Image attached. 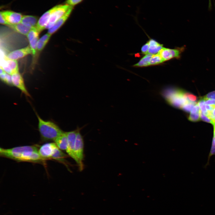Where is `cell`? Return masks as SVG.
Returning <instances> with one entry per match:
<instances>
[{
  "label": "cell",
  "mask_w": 215,
  "mask_h": 215,
  "mask_svg": "<svg viewBox=\"0 0 215 215\" xmlns=\"http://www.w3.org/2000/svg\"><path fill=\"white\" fill-rule=\"evenodd\" d=\"M36 145L23 146L10 148H0V156L18 162H41L44 161Z\"/></svg>",
  "instance_id": "obj_1"
},
{
  "label": "cell",
  "mask_w": 215,
  "mask_h": 215,
  "mask_svg": "<svg viewBox=\"0 0 215 215\" xmlns=\"http://www.w3.org/2000/svg\"><path fill=\"white\" fill-rule=\"evenodd\" d=\"M161 94L169 105L182 109L183 107L190 100L187 93L181 90L172 87H167L161 91Z\"/></svg>",
  "instance_id": "obj_2"
},
{
  "label": "cell",
  "mask_w": 215,
  "mask_h": 215,
  "mask_svg": "<svg viewBox=\"0 0 215 215\" xmlns=\"http://www.w3.org/2000/svg\"><path fill=\"white\" fill-rule=\"evenodd\" d=\"M37 116L38 121V129L43 141H54L64 133L54 122L44 120L38 114Z\"/></svg>",
  "instance_id": "obj_3"
},
{
  "label": "cell",
  "mask_w": 215,
  "mask_h": 215,
  "mask_svg": "<svg viewBox=\"0 0 215 215\" xmlns=\"http://www.w3.org/2000/svg\"><path fill=\"white\" fill-rule=\"evenodd\" d=\"M84 147L83 138L78 130L75 143L74 152L77 159L76 163L81 171L83 169V160L84 158Z\"/></svg>",
  "instance_id": "obj_4"
},
{
  "label": "cell",
  "mask_w": 215,
  "mask_h": 215,
  "mask_svg": "<svg viewBox=\"0 0 215 215\" xmlns=\"http://www.w3.org/2000/svg\"><path fill=\"white\" fill-rule=\"evenodd\" d=\"M185 49L184 46L172 49L163 47L158 53L165 62L173 58L179 59Z\"/></svg>",
  "instance_id": "obj_5"
},
{
  "label": "cell",
  "mask_w": 215,
  "mask_h": 215,
  "mask_svg": "<svg viewBox=\"0 0 215 215\" xmlns=\"http://www.w3.org/2000/svg\"><path fill=\"white\" fill-rule=\"evenodd\" d=\"M70 7L66 4L56 5V9L50 16L45 29H49L52 27L57 20L66 12Z\"/></svg>",
  "instance_id": "obj_6"
},
{
  "label": "cell",
  "mask_w": 215,
  "mask_h": 215,
  "mask_svg": "<svg viewBox=\"0 0 215 215\" xmlns=\"http://www.w3.org/2000/svg\"><path fill=\"white\" fill-rule=\"evenodd\" d=\"M57 148L55 142L46 143L42 145L39 148V153L44 160L51 159Z\"/></svg>",
  "instance_id": "obj_7"
},
{
  "label": "cell",
  "mask_w": 215,
  "mask_h": 215,
  "mask_svg": "<svg viewBox=\"0 0 215 215\" xmlns=\"http://www.w3.org/2000/svg\"><path fill=\"white\" fill-rule=\"evenodd\" d=\"M78 130H76L65 132L68 141L67 147L66 151L76 162L77 159L75 153L74 148Z\"/></svg>",
  "instance_id": "obj_8"
},
{
  "label": "cell",
  "mask_w": 215,
  "mask_h": 215,
  "mask_svg": "<svg viewBox=\"0 0 215 215\" xmlns=\"http://www.w3.org/2000/svg\"><path fill=\"white\" fill-rule=\"evenodd\" d=\"M6 21L10 25L21 23L23 16L20 13L11 11L6 10L1 12Z\"/></svg>",
  "instance_id": "obj_9"
},
{
  "label": "cell",
  "mask_w": 215,
  "mask_h": 215,
  "mask_svg": "<svg viewBox=\"0 0 215 215\" xmlns=\"http://www.w3.org/2000/svg\"><path fill=\"white\" fill-rule=\"evenodd\" d=\"M11 76L13 85L19 89L25 95L30 97V95L25 87L23 79L19 73Z\"/></svg>",
  "instance_id": "obj_10"
},
{
  "label": "cell",
  "mask_w": 215,
  "mask_h": 215,
  "mask_svg": "<svg viewBox=\"0 0 215 215\" xmlns=\"http://www.w3.org/2000/svg\"><path fill=\"white\" fill-rule=\"evenodd\" d=\"M31 54H32V51L30 46H28L24 48L14 50L10 53L5 58L16 60Z\"/></svg>",
  "instance_id": "obj_11"
},
{
  "label": "cell",
  "mask_w": 215,
  "mask_h": 215,
  "mask_svg": "<svg viewBox=\"0 0 215 215\" xmlns=\"http://www.w3.org/2000/svg\"><path fill=\"white\" fill-rule=\"evenodd\" d=\"M39 33L36 27L32 28L27 36L29 42V46L34 55H35L37 50Z\"/></svg>",
  "instance_id": "obj_12"
},
{
  "label": "cell",
  "mask_w": 215,
  "mask_h": 215,
  "mask_svg": "<svg viewBox=\"0 0 215 215\" xmlns=\"http://www.w3.org/2000/svg\"><path fill=\"white\" fill-rule=\"evenodd\" d=\"M56 6L46 11L39 19L36 28L39 33L45 28L50 16L52 13L56 9Z\"/></svg>",
  "instance_id": "obj_13"
},
{
  "label": "cell",
  "mask_w": 215,
  "mask_h": 215,
  "mask_svg": "<svg viewBox=\"0 0 215 215\" xmlns=\"http://www.w3.org/2000/svg\"><path fill=\"white\" fill-rule=\"evenodd\" d=\"M2 67L6 73L11 75L19 73L18 64L16 60L6 59Z\"/></svg>",
  "instance_id": "obj_14"
},
{
  "label": "cell",
  "mask_w": 215,
  "mask_h": 215,
  "mask_svg": "<svg viewBox=\"0 0 215 215\" xmlns=\"http://www.w3.org/2000/svg\"><path fill=\"white\" fill-rule=\"evenodd\" d=\"M71 6L66 12L56 22L51 28L48 29L47 33L52 35L56 32L64 23L70 15L73 9Z\"/></svg>",
  "instance_id": "obj_15"
},
{
  "label": "cell",
  "mask_w": 215,
  "mask_h": 215,
  "mask_svg": "<svg viewBox=\"0 0 215 215\" xmlns=\"http://www.w3.org/2000/svg\"><path fill=\"white\" fill-rule=\"evenodd\" d=\"M148 42L149 45L148 54L152 55L157 54L163 47L162 44L153 39H150Z\"/></svg>",
  "instance_id": "obj_16"
},
{
  "label": "cell",
  "mask_w": 215,
  "mask_h": 215,
  "mask_svg": "<svg viewBox=\"0 0 215 215\" xmlns=\"http://www.w3.org/2000/svg\"><path fill=\"white\" fill-rule=\"evenodd\" d=\"M38 22V18L31 15L23 16L21 23L32 28L36 27Z\"/></svg>",
  "instance_id": "obj_17"
},
{
  "label": "cell",
  "mask_w": 215,
  "mask_h": 215,
  "mask_svg": "<svg viewBox=\"0 0 215 215\" xmlns=\"http://www.w3.org/2000/svg\"><path fill=\"white\" fill-rule=\"evenodd\" d=\"M8 26L16 32L22 35L26 36L32 28L21 23L15 24L10 25Z\"/></svg>",
  "instance_id": "obj_18"
},
{
  "label": "cell",
  "mask_w": 215,
  "mask_h": 215,
  "mask_svg": "<svg viewBox=\"0 0 215 215\" xmlns=\"http://www.w3.org/2000/svg\"><path fill=\"white\" fill-rule=\"evenodd\" d=\"M54 141L60 149L66 151L67 147L68 141L65 132L56 138Z\"/></svg>",
  "instance_id": "obj_19"
},
{
  "label": "cell",
  "mask_w": 215,
  "mask_h": 215,
  "mask_svg": "<svg viewBox=\"0 0 215 215\" xmlns=\"http://www.w3.org/2000/svg\"><path fill=\"white\" fill-rule=\"evenodd\" d=\"M152 55V54H149L145 55L138 63L134 64L133 66L136 67H142L150 66V63Z\"/></svg>",
  "instance_id": "obj_20"
},
{
  "label": "cell",
  "mask_w": 215,
  "mask_h": 215,
  "mask_svg": "<svg viewBox=\"0 0 215 215\" xmlns=\"http://www.w3.org/2000/svg\"><path fill=\"white\" fill-rule=\"evenodd\" d=\"M51 35L47 33L39 39L37 45V50L40 51L44 47Z\"/></svg>",
  "instance_id": "obj_21"
},
{
  "label": "cell",
  "mask_w": 215,
  "mask_h": 215,
  "mask_svg": "<svg viewBox=\"0 0 215 215\" xmlns=\"http://www.w3.org/2000/svg\"><path fill=\"white\" fill-rule=\"evenodd\" d=\"M164 62L158 53L152 55L150 63V66L158 65Z\"/></svg>",
  "instance_id": "obj_22"
},
{
  "label": "cell",
  "mask_w": 215,
  "mask_h": 215,
  "mask_svg": "<svg viewBox=\"0 0 215 215\" xmlns=\"http://www.w3.org/2000/svg\"><path fill=\"white\" fill-rule=\"evenodd\" d=\"M1 79L3 82L10 85H13L11 76L6 73L0 74Z\"/></svg>",
  "instance_id": "obj_23"
},
{
  "label": "cell",
  "mask_w": 215,
  "mask_h": 215,
  "mask_svg": "<svg viewBox=\"0 0 215 215\" xmlns=\"http://www.w3.org/2000/svg\"><path fill=\"white\" fill-rule=\"evenodd\" d=\"M214 155H215V139L213 137L210 151L208 157V162L206 165H208L210 158Z\"/></svg>",
  "instance_id": "obj_24"
},
{
  "label": "cell",
  "mask_w": 215,
  "mask_h": 215,
  "mask_svg": "<svg viewBox=\"0 0 215 215\" xmlns=\"http://www.w3.org/2000/svg\"><path fill=\"white\" fill-rule=\"evenodd\" d=\"M200 109V111L204 115L206 116L207 114L208 110L206 107V104L205 100L203 99H200L198 103Z\"/></svg>",
  "instance_id": "obj_25"
},
{
  "label": "cell",
  "mask_w": 215,
  "mask_h": 215,
  "mask_svg": "<svg viewBox=\"0 0 215 215\" xmlns=\"http://www.w3.org/2000/svg\"><path fill=\"white\" fill-rule=\"evenodd\" d=\"M196 104V103L195 102L189 101L183 107L182 109L187 112H190Z\"/></svg>",
  "instance_id": "obj_26"
},
{
  "label": "cell",
  "mask_w": 215,
  "mask_h": 215,
  "mask_svg": "<svg viewBox=\"0 0 215 215\" xmlns=\"http://www.w3.org/2000/svg\"><path fill=\"white\" fill-rule=\"evenodd\" d=\"M200 112L194 113H190L188 117L189 120L192 122L199 121L200 119Z\"/></svg>",
  "instance_id": "obj_27"
},
{
  "label": "cell",
  "mask_w": 215,
  "mask_h": 215,
  "mask_svg": "<svg viewBox=\"0 0 215 215\" xmlns=\"http://www.w3.org/2000/svg\"><path fill=\"white\" fill-rule=\"evenodd\" d=\"M213 122V125L215 123V107L212 111H208L206 115Z\"/></svg>",
  "instance_id": "obj_28"
},
{
  "label": "cell",
  "mask_w": 215,
  "mask_h": 215,
  "mask_svg": "<svg viewBox=\"0 0 215 215\" xmlns=\"http://www.w3.org/2000/svg\"><path fill=\"white\" fill-rule=\"evenodd\" d=\"M83 0H66L65 4L73 7L83 1Z\"/></svg>",
  "instance_id": "obj_29"
},
{
  "label": "cell",
  "mask_w": 215,
  "mask_h": 215,
  "mask_svg": "<svg viewBox=\"0 0 215 215\" xmlns=\"http://www.w3.org/2000/svg\"><path fill=\"white\" fill-rule=\"evenodd\" d=\"M200 118L203 121L208 123H211L213 124L212 121L209 119L208 116L204 115L200 111Z\"/></svg>",
  "instance_id": "obj_30"
},
{
  "label": "cell",
  "mask_w": 215,
  "mask_h": 215,
  "mask_svg": "<svg viewBox=\"0 0 215 215\" xmlns=\"http://www.w3.org/2000/svg\"><path fill=\"white\" fill-rule=\"evenodd\" d=\"M149 45L148 42L143 45L141 49L142 53L144 54L148 53Z\"/></svg>",
  "instance_id": "obj_31"
},
{
  "label": "cell",
  "mask_w": 215,
  "mask_h": 215,
  "mask_svg": "<svg viewBox=\"0 0 215 215\" xmlns=\"http://www.w3.org/2000/svg\"><path fill=\"white\" fill-rule=\"evenodd\" d=\"M205 104L215 106V99H213L203 98Z\"/></svg>",
  "instance_id": "obj_32"
},
{
  "label": "cell",
  "mask_w": 215,
  "mask_h": 215,
  "mask_svg": "<svg viewBox=\"0 0 215 215\" xmlns=\"http://www.w3.org/2000/svg\"><path fill=\"white\" fill-rule=\"evenodd\" d=\"M199 106L198 104H196L193 108L191 111V113H194L199 112L200 111Z\"/></svg>",
  "instance_id": "obj_33"
},
{
  "label": "cell",
  "mask_w": 215,
  "mask_h": 215,
  "mask_svg": "<svg viewBox=\"0 0 215 215\" xmlns=\"http://www.w3.org/2000/svg\"><path fill=\"white\" fill-rule=\"evenodd\" d=\"M204 98L215 99V91L209 93Z\"/></svg>",
  "instance_id": "obj_34"
},
{
  "label": "cell",
  "mask_w": 215,
  "mask_h": 215,
  "mask_svg": "<svg viewBox=\"0 0 215 215\" xmlns=\"http://www.w3.org/2000/svg\"><path fill=\"white\" fill-rule=\"evenodd\" d=\"M187 96L188 99L192 102H195L196 100V97L194 95L187 93Z\"/></svg>",
  "instance_id": "obj_35"
},
{
  "label": "cell",
  "mask_w": 215,
  "mask_h": 215,
  "mask_svg": "<svg viewBox=\"0 0 215 215\" xmlns=\"http://www.w3.org/2000/svg\"><path fill=\"white\" fill-rule=\"evenodd\" d=\"M0 22L1 24L6 25L7 26L9 25L8 24L6 21L1 13H0Z\"/></svg>",
  "instance_id": "obj_36"
},
{
  "label": "cell",
  "mask_w": 215,
  "mask_h": 215,
  "mask_svg": "<svg viewBox=\"0 0 215 215\" xmlns=\"http://www.w3.org/2000/svg\"><path fill=\"white\" fill-rule=\"evenodd\" d=\"M214 136L213 137H214L215 139V123L214 124Z\"/></svg>",
  "instance_id": "obj_37"
}]
</instances>
